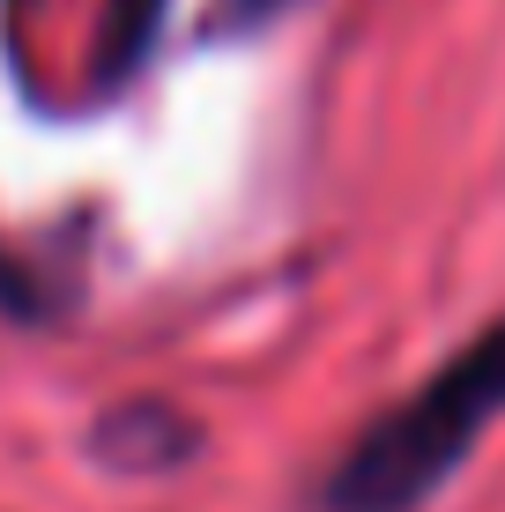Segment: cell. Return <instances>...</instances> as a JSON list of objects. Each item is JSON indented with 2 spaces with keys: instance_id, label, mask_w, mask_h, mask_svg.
<instances>
[{
  "instance_id": "4",
  "label": "cell",
  "mask_w": 505,
  "mask_h": 512,
  "mask_svg": "<svg viewBox=\"0 0 505 512\" xmlns=\"http://www.w3.org/2000/svg\"><path fill=\"white\" fill-rule=\"evenodd\" d=\"M60 312H67V297L52 290L8 238H0V320H8V327H52Z\"/></svg>"
},
{
  "instance_id": "3",
  "label": "cell",
  "mask_w": 505,
  "mask_h": 512,
  "mask_svg": "<svg viewBox=\"0 0 505 512\" xmlns=\"http://www.w3.org/2000/svg\"><path fill=\"white\" fill-rule=\"evenodd\" d=\"M164 23H171V0H104L97 15V45H90V97L112 104L119 90L149 75L156 45H164Z\"/></svg>"
},
{
  "instance_id": "1",
  "label": "cell",
  "mask_w": 505,
  "mask_h": 512,
  "mask_svg": "<svg viewBox=\"0 0 505 512\" xmlns=\"http://www.w3.org/2000/svg\"><path fill=\"white\" fill-rule=\"evenodd\" d=\"M505 423V312L476 327L431 379L387 401L320 483V512H424Z\"/></svg>"
},
{
  "instance_id": "2",
  "label": "cell",
  "mask_w": 505,
  "mask_h": 512,
  "mask_svg": "<svg viewBox=\"0 0 505 512\" xmlns=\"http://www.w3.org/2000/svg\"><path fill=\"white\" fill-rule=\"evenodd\" d=\"M82 453H90L104 475H179L201 453V423L164 394H127V401H112V409L90 416Z\"/></svg>"
},
{
  "instance_id": "6",
  "label": "cell",
  "mask_w": 505,
  "mask_h": 512,
  "mask_svg": "<svg viewBox=\"0 0 505 512\" xmlns=\"http://www.w3.org/2000/svg\"><path fill=\"white\" fill-rule=\"evenodd\" d=\"M0 8H8V23H23L30 8H45V0H0Z\"/></svg>"
},
{
  "instance_id": "5",
  "label": "cell",
  "mask_w": 505,
  "mask_h": 512,
  "mask_svg": "<svg viewBox=\"0 0 505 512\" xmlns=\"http://www.w3.org/2000/svg\"><path fill=\"white\" fill-rule=\"evenodd\" d=\"M298 8H312V0H216L208 8V38H260V30H275L283 15H298Z\"/></svg>"
}]
</instances>
